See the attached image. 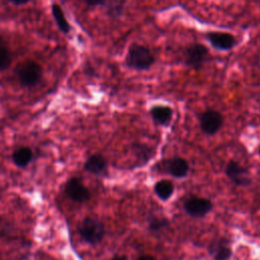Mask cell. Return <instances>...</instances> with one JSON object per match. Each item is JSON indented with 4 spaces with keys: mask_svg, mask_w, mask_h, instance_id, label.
I'll return each instance as SVG.
<instances>
[{
    "mask_svg": "<svg viewBox=\"0 0 260 260\" xmlns=\"http://www.w3.org/2000/svg\"><path fill=\"white\" fill-rule=\"evenodd\" d=\"M155 63V56L151 50L143 45L133 43L130 45L125 57V64L135 71H147Z\"/></svg>",
    "mask_w": 260,
    "mask_h": 260,
    "instance_id": "6da1fadb",
    "label": "cell"
},
{
    "mask_svg": "<svg viewBox=\"0 0 260 260\" xmlns=\"http://www.w3.org/2000/svg\"><path fill=\"white\" fill-rule=\"evenodd\" d=\"M16 74L21 86L31 87L41 81L43 77V69L36 61L26 60L18 66Z\"/></svg>",
    "mask_w": 260,
    "mask_h": 260,
    "instance_id": "7a4b0ae2",
    "label": "cell"
},
{
    "mask_svg": "<svg viewBox=\"0 0 260 260\" xmlns=\"http://www.w3.org/2000/svg\"><path fill=\"white\" fill-rule=\"evenodd\" d=\"M208 54V49L203 44L192 43L185 49L184 63L191 69L200 70L206 63Z\"/></svg>",
    "mask_w": 260,
    "mask_h": 260,
    "instance_id": "3957f363",
    "label": "cell"
},
{
    "mask_svg": "<svg viewBox=\"0 0 260 260\" xmlns=\"http://www.w3.org/2000/svg\"><path fill=\"white\" fill-rule=\"evenodd\" d=\"M80 237L88 244L94 245L102 241L105 235V228L102 221L93 217H85L79 226Z\"/></svg>",
    "mask_w": 260,
    "mask_h": 260,
    "instance_id": "277c9868",
    "label": "cell"
},
{
    "mask_svg": "<svg viewBox=\"0 0 260 260\" xmlns=\"http://www.w3.org/2000/svg\"><path fill=\"white\" fill-rule=\"evenodd\" d=\"M223 116L214 109H206L199 116V127L208 136L215 135L223 125Z\"/></svg>",
    "mask_w": 260,
    "mask_h": 260,
    "instance_id": "5b68a950",
    "label": "cell"
},
{
    "mask_svg": "<svg viewBox=\"0 0 260 260\" xmlns=\"http://www.w3.org/2000/svg\"><path fill=\"white\" fill-rule=\"evenodd\" d=\"M205 39L213 49L221 52L231 51L238 45L236 37L225 31H208L205 34Z\"/></svg>",
    "mask_w": 260,
    "mask_h": 260,
    "instance_id": "8992f818",
    "label": "cell"
},
{
    "mask_svg": "<svg viewBox=\"0 0 260 260\" xmlns=\"http://www.w3.org/2000/svg\"><path fill=\"white\" fill-rule=\"evenodd\" d=\"M65 192L67 196L75 202H84L90 198L88 189L83 185L79 178H71L65 185Z\"/></svg>",
    "mask_w": 260,
    "mask_h": 260,
    "instance_id": "52a82bcc",
    "label": "cell"
},
{
    "mask_svg": "<svg viewBox=\"0 0 260 260\" xmlns=\"http://www.w3.org/2000/svg\"><path fill=\"white\" fill-rule=\"evenodd\" d=\"M212 207L211 202L208 199L193 197L186 201L185 210L188 214L194 217H201L208 213Z\"/></svg>",
    "mask_w": 260,
    "mask_h": 260,
    "instance_id": "ba28073f",
    "label": "cell"
},
{
    "mask_svg": "<svg viewBox=\"0 0 260 260\" xmlns=\"http://www.w3.org/2000/svg\"><path fill=\"white\" fill-rule=\"evenodd\" d=\"M149 115L154 124L162 127H168L174 116V111L169 106L155 105L149 109Z\"/></svg>",
    "mask_w": 260,
    "mask_h": 260,
    "instance_id": "9c48e42d",
    "label": "cell"
},
{
    "mask_svg": "<svg viewBox=\"0 0 260 260\" xmlns=\"http://www.w3.org/2000/svg\"><path fill=\"white\" fill-rule=\"evenodd\" d=\"M225 174L237 185L246 186L250 184V179L248 177L247 170L235 160H230L228 162L225 167Z\"/></svg>",
    "mask_w": 260,
    "mask_h": 260,
    "instance_id": "30bf717a",
    "label": "cell"
},
{
    "mask_svg": "<svg viewBox=\"0 0 260 260\" xmlns=\"http://www.w3.org/2000/svg\"><path fill=\"white\" fill-rule=\"evenodd\" d=\"M166 170L176 178H183L189 172L188 161L180 156H175L166 161Z\"/></svg>",
    "mask_w": 260,
    "mask_h": 260,
    "instance_id": "8fae6325",
    "label": "cell"
},
{
    "mask_svg": "<svg viewBox=\"0 0 260 260\" xmlns=\"http://www.w3.org/2000/svg\"><path fill=\"white\" fill-rule=\"evenodd\" d=\"M108 162L106 158L101 154L90 155L84 162V170L90 174L96 176H103L107 173Z\"/></svg>",
    "mask_w": 260,
    "mask_h": 260,
    "instance_id": "7c38bea8",
    "label": "cell"
},
{
    "mask_svg": "<svg viewBox=\"0 0 260 260\" xmlns=\"http://www.w3.org/2000/svg\"><path fill=\"white\" fill-rule=\"evenodd\" d=\"M34 158V152L29 147L22 146L14 150L12 153V160L18 168H25Z\"/></svg>",
    "mask_w": 260,
    "mask_h": 260,
    "instance_id": "4fadbf2b",
    "label": "cell"
},
{
    "mask_svg": "<svg viewBox=\"0 0 260 260\" xmlns=\"http://www.w3.org/2000/svg\"><path fill=\"white\" fill-rule=\"evenodd\" d=\"M51 10H52V15L54 17V20H55L58 28L65 35L69 34L71 30V26H70L69 22L67 21L61 6L58 3H53L51 6Z\"/></svg>",
    "mask_w": 260,
    "mask_h": 260,
    "instance_id": "5bb4252c",
    "label": "cell"
},
{
    "mask_svg": "<svg viewBox=\"0 0 260 260\" xmlns=\"http://www.w3.org/2000/svg\"><path fill=\"white\" fill-rule=\"evenodd\" d=\"M154 191L156 193V195L166 200L168 199L172 193H173V184L170 181L167 180H161L159 182H157L154 186Z\"/></svg>",
    "mask_w": 260,
    "mask_h": 260,
    "instance_id": "9a60e30c",
    "label": "cell"
},
{
    "mask_svg": "<svg viewBox=\"0 0 260 260\" xmlns=\"http://www.w3.org/2000/svg\"><path fill=\"white\" fill-rule=\"evenodd\" d=\"M211 253L213 254L215 260H225L231 256L230 248L223 243H216L213 245L211 249Z\"/></svg>",
    "mask_w": 260,
    "mask_h": 260,
    "instance_id": "2e32d148",
    "label": "cell"
},
{
    "mask_svg": "<svg viewBox=\"0 0 260 260\" xmlns=\"http://www.w3.org/2000/svg\"><path fill=\"white\" fill-rule=\"evenodd\" d=\"M11 64V54L9 50L0 46V71H4Z\"/></svg>",
    "mask_w": 260,
    "mask_h": 260,
    "instance_id": "e0dca14e",
    "label": "cell"
},
{
    "mask_svg": "<svg viewBox=\"0 0 260 260\" xmlns=\"http://www.w3.org/2000/svg\"><path fill=\"white\" fill-rule=\"evenodd\" d=\"M112 0H85V3L90 7L95 6H105L107 7Z\"/></svg>",
    "mask_w": 260,
    "mask_h": 260,
    "instance_id": "ac0fdd59",
    "label": "cell"
},
{
    "mask_svg": "<svg viewBox=\"0 0 260 260\" xmlns=\"http://www.w3.org/2000/svg\"><path fill=\"white\" fill-rule=\"evenodd\" d=\"M166 220L164 219H157V218H154L151 220V222L149 223V229L150 230H158L162 226L166 225Z\"/></svg>",
    "mask_w": 260,
    "mask_h": 260,
    "instance_id": "d6986e66",
    "label": "cell"
},
{
    "mask_svg": "<svg viewBox=\"0 0 260 260\" xmlns=\"http://www.w3.org/2000/svg\"><path fill=\"white\" fill-rule=\"evenodd\" d=\"M8 1L9 3H12L13 5H24L26 3H28L30 0H6Z\"/></svg>",
    "mask_w": 260,
    "mask_h": 260,
    "instance_id": "ffe728a7",
    "label": "cell"
},
{
    "mask_svg": "<svg viewBox=\"0 0 260 260\" xmlns=\"http://www.w3.org/2000/svg\"><path fill=\"white\" fill-rule=\"evenodd\" d=\"M138 260H155L152 256H149V255H145V256H142L140 258H138Z\"/></svg>",
    "mask_w": 260,
    "mask_h": 260,
    "instance_id": "44dd1931",
    "label": "cell"
},
{
    "mask_svg": "<svg viewBox=\"0 0 260 260\" xmlns=\"http://www.w3.org/2000/svg\"><path fill=\"white\" fill-rule=\"evenodd\" d=\"M112 260H127L125 257H115L114 259H112Z\"/></svg>",
    "mask_w": 260,
    "mask_h": 260,
    "instance_id": "7402d4cb",
    "label": "cell"
},
{
    "mask_svg": "<svg viewBox=\"0 0 260 260\" xmlns=\"http://www.w3.org/2000/svg\"><path fill=\"white\" fill-rule=\"evenodd\" d=\"M258 153H259V155H260V146L258 147Z\"/></svg>",
    "mask_w": 260,
    "mask_h": 260,
    "instance_id": "603a6c76",
    "label": "cell"
}]
</instances>
